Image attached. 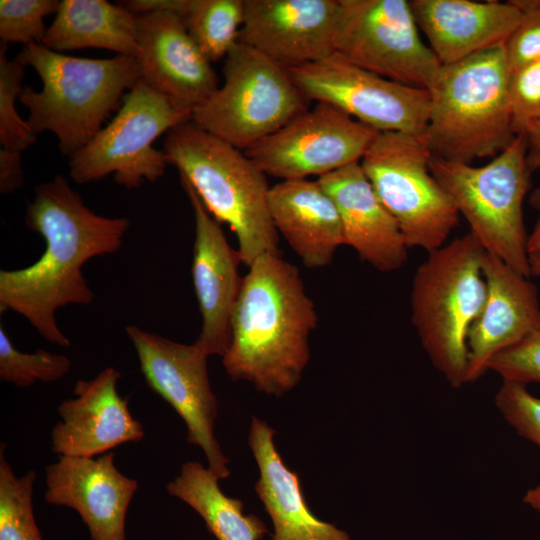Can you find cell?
I'll list each match as a JSON object with an SVG mask.
<instances>
[{"instance_id": "cell-1", "label": "cell", "mask_w": 540, "mask_h": 540, "mask_svg": "<svg viewBox=\"0 0 540 540\" xmlns=\"http://www.w3.org/2000/svg\"><path fill=\"white\" fill-rule=\"evenodd\" d=\"M25 224L43 237L45 250L26 268L0 270V312L22 315L48 342L69 347L56 311L93 302L82 266L91 258L116 253L130 222L96 214L69 181L57 175L35 187Z\"/></svg>"}, {"instance_id": "cell-2", "label": "cell", "mask_w": 540, "mask_h": 540, "mask_svg": "<svg viewBox=\"0 0 540 540\" xmlns=\"http://www.w3.org/2000/svg\"><path fill=\"white\" fill-rule=\"evenodd\" d=\"M248 268L222 363L233 380L282 396L300 382L309 362L317 312L298 268L281 253L264 254Z\"/></svg>"}, {"instance_id": "cell-3", "label": "cell", "mask_w": 540, "mask_h": 540, "mask_svg": "<svg viewBox=\"0 0 540 540\" xmlns=\"http://www.w3.org/2000/svg\"><path fill=\"white\" fill-rule=\"evenodd\" d=\"M39 75V91L25 86L19 100L34 133L49 131L69 158L88 144L140 79L137 59L117 55L91 59L31 43L16 56Z\"/></svg>"}, {"instance_id": "cell-4", "label": "cell", "mask_w": 540, "mask_h": 540, "mask_svg": "<svg viewBox=\"0 0 540 540\" xmlns=\"http://www.w3.org/2000/svg\"><path fill=\"white\" fill-rule=\"evenodd\" d=\"M162 150L209 214L235 233L242 263L280 253L266 174L244 153L192 121L170 130Z\"/></svg>"}, {"instance_id": "cell-5", "label": "cell", "mask_w": 540, "mask_h": 540, "mask_svg": "<svg viewBox=\"0 0 540 540\" xmlns=\"http://www.w3.org/2000/svg\"><path fill=\"white\" fill-rule=\"evenodd\" d=\"M509 76L504 45L441 65L428 89L425 139L434 156L470 163L514 141Z\"/></svg>"}, {"instance_id": "cell-6", "label": "cell", "mask_w": 540, "mask_h": 540, "mask_svg": "<svg viewBox=\"0 0 540 540\" xmlns=\"http://www.w3.org/2000/svg\"><path fill=\"white\" fill-rule=\"evenodd\" d=\"M485 250L472 233L428 253L411 287V321L433 366L453 387L466 384L468 333L486 298Z\"/></svg>"}, {"instance_id": "cell-7", "label": "cell", "mask_w": 540, "mask_h": 540, "mask_svg": "<svg viewBox=\"0 0 540 540\" xmlns=\"http://www.w3.org/2000/svg\"><path fill=\"white\" fill-rule=\"evenodd\" d=\"M429 167L485 252L531 277L523 219L532 174L525 134H518L486 165L476 167L433 155Z\"/></svg>"}, {"instance_id": "cell-8", "label": "cell", "mask_w": 540, "mask_h": 540, "mask_svg": "<svg viewBox=\"0 0 540 540\" xmlns=\"http://www.w3.org/2000/svg\"><path fill=\"white\" fill-rule=\"evenodd\" d=\"M224 83L192 112L191 121L245 151L307 110L287 70L237 42L223 65Z\"/></svg>"}, {"instance_id": "cell-9", "label": "cell", "mask_w": 540, "mask_h": 540, "mask_svg": "<svg viewBox=\"0 0 540 540\" xmlns=\"http://www.w3.org/2000/svg\"><path fill=\"white\" fill-rule=\"evenodd\" d=\"M425 137L379 132L360 164L408 246L430 253L447 243L459 221L451 197L433 176Z\"/></svg>"}, {"instance_id": "cell-10", "label": "cell", "mask_w": 540, "mask_h": 540, "mask_svg": "<svg viewBox=\"0 0 540 540\" xmlns=\"http://www.w3.org/2000/svg\"><path fill=\"white\" fill-rule=\"evenodd\" d=\"M191 119V111L139 79L109 123L69 158L70 178L86 184L112 174L127 189L155 182L169 164L164 151L154 148V141Z\"/></svg>"}, {"instance_id": "cell-11", "label": "cell", "mask_w": 540, "mask_h": 540, "mask_svg": "<svg viewBox=\"0 0 540 540\" xmlns=\"http://www.w3.org/2000/svg\"><path fill=\"white\" fill-rule=\"evenodd\" d=\"M333 47L362 69L427 90L441 67L406 0H339Z\"/></svg>"}, {"instance_id": "cell-12", "label": "cell", "mask_w": 540, "mask_h": 540, "mask_svg": "<svg viewBox=\"0 0 540 540\" xmlns=\"http://www.w3.org/2000/svg\"><path fill=\"white\" fill-rule=\"evenodd\" d=\"M287 72L306 100L330 103L378 132L425 137L427 89L386 79L336 53Z\"/></svg>"}, {"instance_id": "cell-13", "label": "cell", "mask_w": 540, "mask_h": 540, "mask_svg": "<svg viewBox=\"0 0 540 540\" xmlns=\"http://www.w3.org/2000/svg\"><path fill=\"white\" fill-rule=\"evenodd\" d=\"M126 333L147 385L182 417L187 442L203 450L209 470L226 479L228 459L214 435L218 405L207 373L208 354L196 342L178 343L135 325L127 326Z\"/></svg>"}, {"instance_id": "cell-14", "label": "cell", "mask_w": 540, "mask_h": 540, "mask_svg": "<svg viewBox=\"0 0 540 540\" xmlns=\"http://www.w3.org/2000/svg\"><path fill=\"white\" fill-rule=\"evenodd\" d=\"M378 133L338 107L317 102L244 153L266 175L320 178L360 162Z\"/></svg>"}, {"instance_id": "cell-15", "label": "cell", "mask_w": 540, "mask_h": 540, "mask_svg": "<svg viewBox=\"0 0 540 540\" xmlns=\"http://www.w3.org/2000/svg\"><path fill=\"white\" fill-rule=\"evenodd\" d=\"M339 0H244L238 42L288 70L334 53Z\"/></svg>"}, {"instance_id": "cell-16", "label": "cell", "mask_w": 540, "mask_h": 540, "mask_svg": "<svg viewBox=\"0 0 540 540\" xmlns=\"http://www.w3.org/2000/svg\"><path fill=\"white\" fill-rule=\"evenodd\" d=\"M140 79L177 106L193 112L218 89L211 62L181 16L155 11L137 16Z\"/></svg>"}, {"instance_id": "cell-17", "label": "cell", "mask_w": 540, "mask_h": 540, "mask_svg": "<svg viewBox=\"0 0 540 540\" xmlns=\"http://www.w3.org/2000/svg\"><path fill=\"white\" fill-rule=\"evenodd\" d=\"M114 457L59 456L45 468V501L74 509L91 540H126V515L138 482L117 469Z\"/></svg>"}, {"instance_id": "cell-18", "label": "cell", "mask_w": 540, "mask_h": 540, "mask_svg": "<svg viewBox=\"0 0 540 540\" xmlns=\"http://www.w3.org/2000/svg\"><path fill=\"white\" fill-rule=\"evenodd\" d=\"M180 182L191 203L195 239L191 274L199 311L201 332L195 341L207 354L223 356L230 341L231 317L243 279L238 251L230 246L221 224L214 219L192 186Z\"/></svg>"}, {"instance_id": "cell-19", "label": "cell", "mask_w": 540, "mask_h": 540, "mask_svg": "<svg viewBox=\"0 0 540 540\" xmlns=\"http://www.w3.org/2000/svg\"><path fill=\"white\" fill-rule=\"evenodd\" d=\"M482 270L487 291L468 333L467 383L481 378L498 353L540 331L538 289L530 277L487 252Z\"/></svg>"}, {"instance_id": "cell-20", "label": "cell", "mask_w": 540, "mask_h": 540, "mask_svg": "<svg viewBox=\"0 0 540 540\" xmlns=\"http://www.w3.org/2000/svg\"><path fill=\"white\" fill-rule=\"evenodd\" d=\"M121 373L107 367L91 380H78L74 397L58 406L61 421L51 430V450L58 456L94 457L144 437L142 424L119 395Z\"/></svg>"}, {"instance_id": "cell-21", "label": "cell", "mask_w": 540, "mask_h": 540, "mask_svg": "<svg viewBox=\"0 0 540 540\" xmlns=\"http://www.w3.org/2000/svg\"><path fill=\"white\" fill-rule=\"evenodd\" d=\"M318 181L336 204L345 245L379 271L401 268L408 257V246L360 162L328 173Z\"/></svg>"}, {"instance_id": "cell-22", "label": "cell", "mask_w": 540, "mask_h": 540, "mask_svg": "<svg viewBox=\"0 0 540 540\" xmlns=\"http://www.w3.org/2000/svg\"><path fill=\"white\" fill-rule=\"evenodd\" d=\"M413 16L441 65L504 45L521 20L513 1L411 0Z\"/></svg>"}, {"instance_id": "cell-23", "label": "cell", "mask_w": 540, "mask_h": 540, "mask_svg": "<svg viewBox=\"0 0 540 540\" xmlns=\"http://www.w3.org/2000/svg\"><path fill=\"white\" fill-rule=\"evenodd\" d=\"M272 221L292 250L310 269L329 265L345 245L336 204L318 179L282 180L270 187Z\"/></svg>"}, {"instance_id": "cell-24", "label": "cell", "mask_w": 540, "mask_h": 540, "mask_svg": "<svg viewBox=\"0 0 540 540\" xmlns=\"http://www.w3.org/2000/svg\"><path fill=\"white\" fill-rule=\"evenodd\" d=\"M274 434L266 422L252 417L248 441L260 473L255 491L273 522L272 540H351L344 530L311 512L298 474L275 448Z\"/></svg>"}, {"instance_id": "cell-25", "label": "cell", "mask_w": 540, "mask_h": 540, "mask_svg": "<svg viewBox=\"0 0 540 540\" xmlns=\"http://www.w3.org/2000/svg\"><path fill=\"white\" fill-rule=\"evenodd\" d=\"M41 45L60 53L99 48L137 58V15L106 0H62Z\"/></svg>"}, {"instance_id": "cell-26", "label": "cell", "mask_w": 540, "mask_h": 540, "mask_svg": "<svg viewBox=\"0 0 540 540\" xmlns=\"http://www.w3.org/2000/svg\"><path fill=\"white\" fill-rule=\"evenodd\" d=\"M218 481L209 468L189 461L166 490L198 513L217 540H261L265 524L254 514L245 515L242 501L225 495Z\"/></svg>"}, {"instance_id": "cell-27", "label": "cell", "mask_w": 540, "mask_h": 540, "mask_svg": "<svg viewBox=\"0 0 540 540\" xmlns=\"http://www.w3.org/2000/svg\"><path fill=\"white\" fill-rule=\"evenodd\" d=\"M244 0H189L183 21L201 52L212 62L225 59L238 42Z\"/></svg>"}, {"instance_id": "cell-28", "label": "cell", "mask_w": 540, "mask_h": 540, "mask_svg": "<svg viewBox=\"0 0 540 540\" xmlns=\"http://www.w3.org/2000/svg\"><path fill=\"white\" fill-rule=\"evenodd\" d=\"M34 470L17 477L0 448V540H43L33 511Z\"/></svg>"}, {"instance_id": "cell-29", "label": "cell", "mask_w": 540, "mask_h": 540, "mask_svg": "<svg viewBox=\"0 0 540 540\" xmlns=\"http://www.w3.org/2000/svg\"><path fill=\"white\" fill-rule=\"evenodd\" d=\"M71 360L64 354L44 349L33 353L19 351L4 327L0 326V379L17 387H29L37 381L53 382L69 373Z\"/></svg>"}, {"instance_id": "cell-30", "label": "cell", "mask_w": 540, "mask_h": 540, "mask_svg": "<svg viewBox=\"0 0 540 540\" xmlns=\"http://www.w3.org/2000/svg\"><path fill=\"white\" fill-rule=\"evenodd\" d=\"M7 44L0 43V144L2 148L22 152L36 142L29 123L16 110V100L24 87L26 65L17 57L9 59Z\"/></svg>"}, {"instance_id": "cell-31", "label": "cell", "mask_w": 540, "mask_h": 540, "mask_svg": "<svg viewBox=\"0 0 540 540\" xmlns=\"http://www.w3.org/2000/svg\"><path fill=\"white\" fill-rule=\"evenodd\" d=\"M59 5L58 0H1V43L42 44L47 32L44 18L56 14Z\"/></svg>"}, {"instance_id": "cell-32", "label": "cell", "mask_w": 540, "mask_h": 540, "mask_svg": "<svg viewBox=\"0 0 540 540\" xmlns=\"http://www.w3.org/2000/svg\"><path fill=\"white\" fill-rule=\"evenodd\" d=\"M495 405L519 435L540 447V398L532 395L525 384L503 380Z\"/></svg>"}, {"instance_id": "cell-33", "label": "cell", "mask_w": 540, "mask_h": 540, "mask_svg": "<svg viewBox=\"0 0 540 540\" xmlns=\"http://www.w3.org/2000/svg\"><path fill=\"white\" fill-rule=\"evenodd\" d=\"M509 99L514 133L526 134L540 121V60L510 71Z\"/></svg>"}, {"instance_id": "cell-34", "label": "cell", "mask_w": 540, "mask_h": 540, "mask_svg": "<svg viewBox=\"0 0 540 540\" xmlns=\"http://www.w3.org/2000/svg\"><path fill=\"white\" fill-rule=\"evenodd\" d=\"M522 17L504 43L510 71L540 60V0H512Z\"/></svg>"}, {"instance_id": "cell-35", "label": "cell", "mask_w": 540, "mask_h": 540, "mask_svg": "<svg viewBox=\"0 0 540 540\" xmlns=\"http://www.w3.org/2000/svg\"><path fill=\"white\" fill-rule=\"evenodd\" d=\"M489 370L503 380L525 385L540 382V331L498 353L490 361Z\"/></svg>"}, {"instance_id": "cell-36", "label": "cell", "mask_w": 540, "mask_h": 540, "mask_svg": "<svg viewBox=\"0 0 540 540\" xmlns=\"http://www.w3.org/2000/svg\"><path fill=\"white\" fill-rule=\"evenodd\" d=\"M24 187L21 152L0 149V192L9 194Z\"/></svg>"}, {"instance_id": "cell-37", "label": "cell", "mask_w": 540, "mask_h": 540, "mask_svg": "<svg viewBox=\"0 0 540 540\" xmlns=\"http://www.w3.org/2000/svg\"><path fill=\"white\" fill-rule=\"evenodd\" d=\"M527 163L531 170H540V121L537 122L526 134Z\"/></svg>"}, {"instance_id": "cell-38", "label": "cell", "mask_w": 540, "mask_h": 540, "mask_svg": "<svg viewBox=\"0 0 540 540\" xmlns=\"http://www.w3.org/2000/svg\"><path fill=\"white\" fill-rule=\"evenodd\" d=\"M529 203L538 212V218L528 235L527 250L529 255L540 254V187L531 193Z\"/></svg>"}, {"instance_id": "cell-39", "label": "cell", "mask_w": 540, "mask_h": 540, "mask_svg": "<svg viewBox=\"0 0 540 540\" xmlns=\"http://www.w3.org/2000/svg\"><path fill=\"white\" fill-rule=\"evenodd\" d=\"M525 503L540 512V485L529 489L524 497Z\"/></svg>"}, {"instance_id": "cell-40", "label": "cell", "mask_w": 540, "mask_h": 540, "mask_svg": "<svg viewBox=\"0 0 540 540\" xmlns=\"http://www.w3.org/2000/svg\"><path fill=\"white\" fill-rule=\"evenodd\" d=\"M531 276L540 277V254L529 255Z\"/></svg>"}]
</instances>
